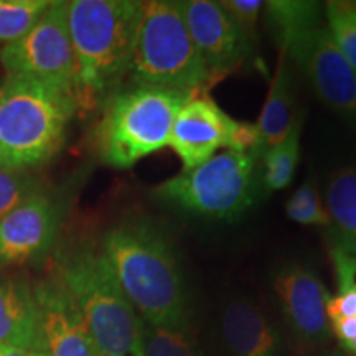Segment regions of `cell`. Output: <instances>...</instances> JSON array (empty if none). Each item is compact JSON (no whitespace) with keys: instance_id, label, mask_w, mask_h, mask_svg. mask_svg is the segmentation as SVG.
I'll use <instances>...</instances> for the list:
<instances>
[{"instance_id":"12","label":"cell","mask_w":356,"mask_h":356,"mask_svg":"<svg viewBox=\"0 0 356 356\" xmlns=\"http://www.w3.org/2000/svg\"><path fill=\"white\" fill-rule=\"evenodd\" d=\"M61 225V207L37 191L0 221V269L38 261L51 251Z\"/></svg>"},{"instance_id":"25","label":"cell","mask_w":356,"mask_h":356,"mask_svg":"<svg viewBox=\"0 0 356 356\" xmlns=\"http://www.w3.org/2000/svg\"><path fill=\"white\" fill-rule=\"evenodd\" d=\"M37 191L40 181L29 170L0 167V221Z\"/></svg>"},{"instance_id":"4","label":"cell","mask_w":356,"mask_h":356,"mask_svg":"<svg viewBox=\"0 0 356 356\" xmlns=\"http://www.w3.org/2000/svg\"><path fill=\"white\" fill-rule=\"evenodd\" d=\"M76 111L70 92L38 79L7 76L0 86V167L30 172L50 162Z\"/></svg>"},{"instance_id":"27","label":"cell","mask_w":356,"mask_h":356,"mask_svg":"<svg viewBox=\"0 0 356 356\" xmlns=\"http://www.w3.org/2000/svg\"><path fill=\"white\" fill-rule=\"evenodd\" d=\"M0 356H42V355L35 353V351L15 348V346L0 345Z\"/></svg>"},{"instance_id":"11","label":"cell","mask_w":356,"mask_h":356,"mask_svg":"<svg viewBox=\"0 0 356 356\" xmlns=\"http://www.w3.org/2000/svg\"><path fill=\"white\" fill-rule=\"evenodd\" d=\"M185 24L213 79L238 70L254 53V42L236 26L220 3L213 0H184Z\"/></svg>"},{"instance_id":"16","label":"cell","mask_w":356,"mask_h":356,"mask_svg":"<svg viewBox=\"0 0 356 356\" xmlns=\"http://www.w3.org/2000/svg\"><path fill=\"white\" fill-rule=\"evenodd\" d=\"M297 118L299 115H296V83H293L292 63L286 53L280 51L266 101L262 104L259 118L254 122L257 142L252 157L259 162L262 154L269 147L277 144L287 136Z\"/></svg>"},{"instance_id":"7","label":"cell","mask_w":356,"mask_h":356,"mask_svg":"<svg viewBox=\"0 0 356 356\" xmlns=\"http://www.w3.org/2000/svg\"><path fill=\"white\" fill-rule=\"evenodd\" d=\"M259 162L248 152L221 150L202 165L162 181L154 195L160 202L208 220H234L254 203Z\"/></svg>"},{"instance_id":"8","label":"cell","mask_w":356,"mask_h":356,"mask_svg":"<svg viewBox=\"0 0 356 356\" xmlns=\"http://www.w3.org/2000/svg\"><path fill=\"white\" fill-rule=\"evenodd\" d=\"M0 65L8 76L38 79L76 99V61L68 29V2H51L24 37L3 44Z\"/></svg>"},{"instance_id":"6","label":"cell","mask_w":356,"mask_h":356,"mask_svg":"<svg viewBox=\"0 0 356 356\" xmlns=\"http://www.w3.org/2000/svg\"><path fill=\"white\" fill-rule=\"evenodd\" d=\"M127 78L131 84L184 91L211 86L213 79L188 32L180 3L173 0L142 2Z\"/></svg>"},{"instance_id":"22","label":"cell","mask_w":356,"mask_h":356,"mask_svg":"<svg viewBox=\"0 0 356 356\" xmlns=\"http://www.w3.org/2000/svg\"><path fill=\"white\" fill-rule=\"evenodd\" d=\"M50 0H0V43L24 37L50 7Z\"/></svg>"},{"instance_id":"2","label":"cell","mask_w":356,"mask_h":356,"mask_svg":"<svg viewBox=\"0 0 356 356\" xmlns=\"http://www.w3.org/2000/svg\"><path fill=\"white\" fill-rule=\"evenodd\" d=\"M139 0H71L68 29L76 61L78 109L114 95L131 68L139 26Z\"/></svg>"},{"instance_id":"19","label":"cell","mask_w":356,"mask_h":356,"mask_svg":"<svg viewBox=\"0 0 356 356\" xmlns=\"http://www.w3.org/2000/svg\"><path fill=\"white\" fill-rule=\"evenodd\" d=\"M302 118L296 119L293 126L282 140L266 150L259 159V178L266 191H280L292 184L300 159Z\"/></svg>"},{"instance_id":"9","label":"cell","mask_w":356,"mask_h":356,"mask_svg":"<svg viewBox=\"0 0 356 356\" xmlns=\"http://www.w3.org/2000/svg\"><path fill=\"white\" fill-rule=\"evenodd\" d=\"M256 142L254 124L236 121L218 106L207 89H200L177 114L168 147L180 159L181 170H190L221 150L252 155Z\"/></svg>"},{"instance_id":"10","label":"cell","mask_w":356,"mask_h":356,"mask_svg":"<svg viewBox=\"0 0 356 356\" xmlns=\"http://www.w3.org/2000/svg\"><path fill=\"white\" fill-rule=\"evenodd\" d=\"M277 43L289 61L304 73L320 101L335 113L356 119V73L338 50L327 25L286 33Z\"/></svg>"},{"instance_id":"20","label":"cell","mask_w":356,"mask_h":356,"mask_svg":"<svg viewBox=\"0 0 356 356\" xmlns=\"http://www.w3.org/2000/svg\"><path fill=\"white\" fill-rule=\"evenodd\" d=\"M264 13L275 38L323 24V6L310 0H270L264 2Z\"/></svg>"},{"instance_id":"18","label":"cell","mask_w":356,"mask_h":356,"mask_svg":"<svg viewBox=\"0 0 356 356\" xmlns=\"http://www.w3.org/2000/svg\"><path fill=\"white\" fill-rule=\"evenodd\" d=\"M323 204L330 218V248L356 259V167L332 173Z\"/></svg>"},{"instance_id":"14","label":"cell","mask_w":356,"mask_h":356,"mask_svg":"<svg viewBox=\"0 0 356 356\" xmlns=\"http://www.w3.org/2000/svg\"><path fill=\"white\" fill-rule=\"evenodd\" d=\"M38 314L35 353L42 356H97L76 305L55 275L33 286Z\"/></svg>"},{"instance_id":"26","label":"cell","mask_w":356,"mask_h":356,"mask_svg":"<svg viewBox=\"0 0 356 356\" xmlns=\"http://www.w3.org/2000/svg\"><path fill=\"white\" fill-rule=\"evenodd\" d=\"M220 7L241 32L254 42L256 25L264 10L262 0H221Z\"/></svg>"},{"instance_id":"28","label":"cell","mask_w":356,"mask_h":356,"mask_svg":"<svg viewBox=\"0 0 356 356\" xmlns=\"http://www.w3.org/2000/svg\"><path fill=\"white\" fill-rule=\"evenodd\" d=\"M345 350H346V351H348V353H350V355H353V356H356V335H355V338H353V340H351V341H350V343L345 346Z\"/></svg>"},{"instance_id":"3","label":"cell","mask_w":356,"mask_h":356,"mask_svg":"<svg viewBox=\"0 0 356 356\" xmlns=\"http://www.w3.org/2000/svg\"><path fill=\"white\" fill-rule=\"evenodd\" d=\"M53 275L76 305L97 356H144L142 318L99 248L76 244L60 249Z\"/></svg>"},{"instance_id":"15","label":"cell","mask_w":356,"mask_h":356,"mask_svg":"<svg viewBox=\"0 0 356 356\" xmlns=\"http://www.w3.org/2000/svg\"><path fill=\"white\" fill-rule=\"evenodd\" d=\"M221 337L233 356H277L280 337L259 307L233 300L221 314Z\"/></svg>"},{"instance_id":"13","label":"cell","mask_w":356,"mask_h":356,"mask_svg":"<svg viewBox=\"0 0 356 356\" xmlns=\"http://www.w3.org/2000/svg\"><path fill=\"white\" fill-rule=\"evenodd\" d=\"M273 287L284 318L297 338L309 345H322L330 340L327 317L330 292L314 269L299 262L282 266L274 275Z\"/></svg>"},{"instance_id":"17","label":"cell","mask_w":356,"mask_h":356,"mask_svg":"<svg viewBox=\"0 0 356 356\" xmlns=\"http://www.w3.org/2000/svg\"><path fill=\"white\" fill-rule=\"evenodd\" d=\"M38 314L33 286L24 277L0 279V345L35 351Z\"/></svg>"},{"instance_id":"5","label":"cell","mask_w":356,"mask_h":356,"mask_svg":"<svg viewBox=\"0 0 356 356\" xmlns=\"http://www.w3.org/2000/svg\"><path fill=\"white\" fill-rule=\"evenodd\" d=\"M193 92L147 84L119 88L102 104L96 126L101 162L113 168H131L168 147L177 114Z\"/></svg>"},{"instance_id":"1","label":"cell","mask_w":356,"mask_h":356,"mask_svg":"<svg viewBox=\"0 0 356 356\" xmlns=\"http://www.w3.org/2000/svg\"><path fill=\"white\" fill-rule=\"evenodd\" d=\"M99 249L139 317L160 327L188 328V296L170 238L144 216L115 222Z\"/></svg>"},{"instance_id":"21","label":"cell","mask_w":356,"mask_h":356,"mask_svg":"<svg viewBox=\"0 0 356 356\" xmlns=\"http://www.w3.org/2000/svg\"><path fill=\"white\" fill-rule=\"evenodd\" d=\"M323 15L333 42L356 73V0H328Z\"/></svg>"},{"instance_id":"23","label":"cell","mask_w":356,"mask_h":356,"mask_svg":"<svg viewBox=\"0 0 356 356\" xmlns=\"http://www.w3.org/2000/svg\"><path fill=\"white\" fill-rule=\"evenodd\" d=\"M142 353L144 356H198L188 328L160 327L142 320Z\"/></svg>"},{"instance_id":"24","label":"cell","mask_w":356,"mask_h":356,"mask_svg":"<svg viewBox=\"0 0 356 356\" xmlns=\"http://www.w3.org/2000/svg\"><path fill=\"white\" fill-rule=\"evenodd\" d=\"M286 213L292 221L304 226H323V228H328V225H330V218H328L325 204L312 178L305 180L291 195V198L286 203Z\"/></svg>"}]
</instances>
